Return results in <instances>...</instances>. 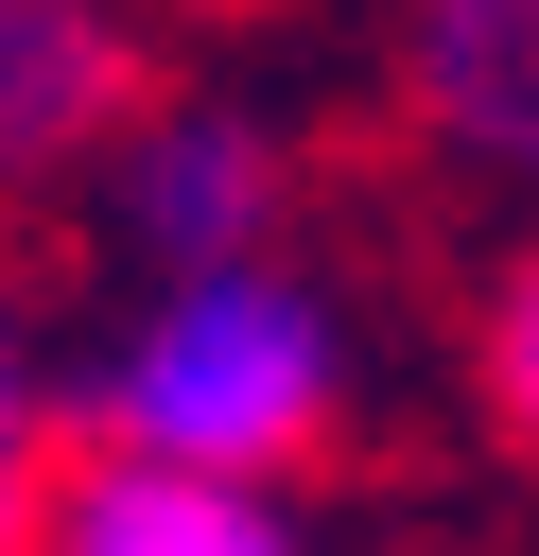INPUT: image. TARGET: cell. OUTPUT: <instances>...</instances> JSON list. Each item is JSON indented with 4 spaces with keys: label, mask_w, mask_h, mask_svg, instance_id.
Segmentation results:
<instances>
[{
    "label": "cell",
    "mask_w": 539,
    "mask_h": 556,
    "mask_svg": "<svg viewBox=\"0 0 539 556\" xmlns=\"http://www.w3.org/2000/svg\"><path fill=\"white\" fill-rule=\"evenodd\" d=\"M348 400V330L278 278V261H209V278H156V313L122 330L104 365V452H174V469H278L313 452Z\"/></svg>",
    "instance_id": "cell-1"
},
{
    "label": "cell",
    "mask_w": 539,
    "mask_h": 556,
    "mask_svg": "<svg viewBox=\"0 0 539 556\" xmlns=\"http://www.w3.org/2000/svg\"><path fill=\"white\" fill-rule=\"evenodd\" d=\"M17 539L35 556H296V521L243 469H174V452H87Z\"/></svg>",
    "instance_id": "cell-2"
},
{
    "label": "cell",
    "mask_w": 539,
    "mask_h": 556,
    "mask_svg": "<svg viewBox=\"0 0 539 556\" xmlns=\"http://www.w3.org/2000/svg\"><path fill=\"white\" fill-rule=\"evenodd\" d=\"M261 208H278V174H261L243 122H139V156H122V226H139L156 278L261 261Z\"/></svg>",
    "instance_id": "cell-3"
},
{
    "label": "cell",
    "mask_w": 539,
    "mask_h": 556,
    "mask_svg": "<svg viewBox=\"0 0 539 556\" xmlns=\"http://www.w3.org/2000/svg\"><path fill=\"white\" fill-rule=\"evenodd\" d=\"M122 122V35L87 0H0V174H70Z\"/></svg>",
    "instance_id": "cell-4"
},
{
    "label": "cell",
    "mask_w": 539,
    "mask_h": 556,
    "mask_svg": "<svg viewBox=\"0 0 539 556\" xmlns=\"http://www.w3.org/2000/svg\"><path fill=\"white\" fill-rule=\"evenodd\" d=\"M400 70H417V122H452L469 156H522V122H539V0H417Z\"/></svg>",
    "instance_id": "cell-5"
},
{
    "label": "cell",
    "mask_w": 539,
    "mask_h": 556,
    "mask_svg": "<svg viewBox=\"0 0 539 556\" xmlns=\"http://www.w3.org/2000/svg\"><path fill=\"white\" fill-rule=\"evenodd\" d=\"M17 521H35V469H17V348H0V556H17Z\"/></svg>",
    "instance_id": "cell-6"
}]
</instances>
